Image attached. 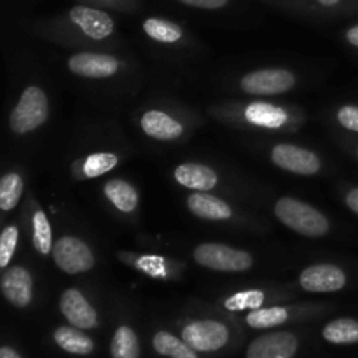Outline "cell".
Segmentation results:
<instances>
[{
    "label": "cell",
    "instance_id": "cell-1",
    "mask_svg": "<svg viewBox=\"0 0 358 358\" xmlns=\"http://www.w3.org/2000/svg\"><path fill=\"white\" fill-rule=\"evenodd\" d=\"M275 213L287 227L310 238H320L329 233L327 217L308 203L296 198H282L276 201Z\"/></svg>",
    "mask_w": 358,
    "mask_h": 358
},
{
    "label": "cell",
    "instance_id": "cell-2",
    "mask_svg": "<svg viewBox=\"0 0 358 358\" xmlns=\"http://www.w3.org/2000/svg\"><path fill=\"white\" fill-rule=\"evenodd\" d=\"M49 115L48 96L37 86H30L23 91L20 101L10 112V129L17 135H24L41 128Z\"/></svg>",
    "mask_w": 358,
    "mask_h": 358
},
{
    "label": "cell",
    "instance_id": "cell-3",
    "mask_svg": "<svg viewBox=\"0 0 358 358\" xmlns=\"http://www.w3.org/2000/svg\"><path fill=\"white\" fill-rule=\"evenodd\" d=\"M194 261L203 268L213 271L241 273L254 264V259L248 252L238 250L224 243H203L194 248Z\"/></svg>",
    "mask_w": 358,
    "mask_h": 358
},
{
    "label": "cell",
    "instance_id": "cell-4",
    "mask_svg": "<svg viewBox=\"0 0 358 358\" xmlns=\"http://www.w3.org/2000/svg\"><path fill=\"white\" fill-rule=\"evenodd\" d=\"M56 266L66 275H79L94 266V255L83 240L76 236H62L52 247Z\"/></svg>",
    "mask_w": 358,
    "mask_h": 358
},
{
    "label": "cell",
    "instance_id": "cell-5",
    "mask_svg": "<svg viewBox=\"0 0 358 358\" xmlns=\"http://www.w3.org/2000/svg\"><path fill=\"white\" fill-rule=\"evenodd\" d=\"M241 90L257 96H273L296 86V76L285 69H264L247 73L240 83Z\"/></svg>",
    "mask_w": 358,
    "mask_h": 358
},
{
    "label": "cell",
    "instance_id": "cell-6",
    "mask_svg": "<svg viewBox=\"0 0 358 358\" xmlns=\"http://www.w3.org/2000/svg\"><path fill=\"white\" fill-rule=\"evenodd\" d=\"M182 339L196 352H217L229 341V331L215 320L192 322L182 331Z\"/></svg>",
    "mask_w": 358,
    "mask_h": 358
},
{
    "label": "cell",
    "instance_id": "cell-7",
    "mask_svg": "<svg viewBox=\"0 0 358 358\" xmlns=\"http://www.w3.org/2000/svg\"><path fill=\"white\" fill-rule=\"evenodd\" d=\"M271 159L282 170L297 175H315L322 168L320 157L317 154L303 147L290 145V143L276 145L271 152Z\"/></svg>",
    "mask_w": 358,
    "mask_h": 358
},
{
    "label": "cell",
    "instance_id": "cell-8",
    "mask_svg": "<svg viewBox=\"0 0 358 358\" xmlns=\"http://www.w3.org/2000/svg\"><path fill=\"white\" fill-rule=\"evenodd\" d=\"M299 283L306 292H338L345 289L346 275L334 264H315L301 273Z\"/></svg>",
    "mask_w": 358,
    "mask_h": 358
},
{
    "label": "cell",
    "instance_id": "cell-9",
    "mask_svg": "<svg viewBox=\"0 0 358 358\" xmlns=\"http://www.w3.org/2000/svg\"><path fill=\"white\" fill-rule=\"evenodd\" d=\"M69 69L76 76L87 79H105L112 77L119 70V62L110 55L101 52H77L70 56Z\"/></svg>",
    "mask_w": 358,
    "mask_h": 358
},
{
    "label": "cell",
    "instance_id": "cell-10",
    "mask_svg": "<svg viewBox=\"0 0 358 358\" xmlns=\"http://www.w3.org/2000/svg\"><path fill=\"white\" fill-rule=\"evenodd\" d=\"M297 346L299 343L292 332H273L252 341L247 358H292Z\"/></svg>",
    "mask_w": 358,
    "mask_h": 358
},
{
    "label": "cell",
    "instance_id": "cell-11",
    "mask_svg": "<svg viewBox=\"0 0 358 358\" xmlns=\"http://www.w3.org/2000/svg\"><path fill=\"white\" fill-rule=\"evenodd\" d=\"M59 310L73 327L86 331V329H93L98 325L96 311L77 289H69L62 294Z\"/></svg>",
    "mask_w": 358,
    "mask_h": 358
},
{
    "label": "cell",
    "instance_id": "cell-12",
    "mask_svg": "<svg viewBox=\"0 0 358 358\" xmlns=\"http://www.w3.org/2000/svg\"><path fill=\"white\" fill-rule=\"evenodd\" d=\"M70 21L80 28L84 35L94 41H101L112 35L114 31V21L103 10L93 9L86 6H76L70 9Z\"/></svg>",
    "mask_w": 358,
    "mask_h": 358
},
{
    "label": "cell",
    "instance_id": "cell-13",
    "mask_svg": "<svg viewBox=\"0 0 358 358\" xmlns=\"http://www.w3.org/2000/svg\"><path fill=\"white\" fill-rule=\"evenodd\" d=\"M31 290H34V283L27 269L21 266L6 269L2 276V292L13 306H28L31 303Z\"/></svg>",
    "mask_w": 358,
    "mask_h": 358
},
{
    "label": "cell",
    "instance_id": "cell-14",
    "mask_svg": "<svg viewBox=\"0 0 358 358\" xmlns=\"http://www.w3.org/2000/svg\"><path fill=\"white\" fill-rule=\"evenodd\" d=\"M175 180L184 187L192 189V191H212L219 182L215 171L210 166L198 163H184L175 170Z\"/></svg>",
    "mask_w": 358,
    "mask_h": 358
},
{
    "label": "cell",
    "instance_id": "cell-15",
    "mask_svg": "<svg viewBox=\"0 0 358 358\" xmlns=\"http://www.w3.org/2000/svg\"><path fill=\"white\" fill-rule=\"evenodd\" d=\"M142 129L156 140H175L182 136L184 126L171 115L161 110H149L142 115Z\"/></svg>",
    "mask_w": 358,
    "mask_h": 358
},
{
    "label": "cell",
    "instance_id": "cell-16",
    "mask_svg": "<svg viewBox=\"0 0 358 358\" xmlns=\"http://www.w3.org/2000/svg\"><path fill=\"white\" fill-rule=\"evenodd\" d=\"M187 206L196 217L206 220H227L233 215V210L222 199L206 192H194L187 198Z\"/></svg>",
    "mask_w": 358,
    "mask_h": 358
},
{
    "label": "cell",
    "instance_id": "cell-17",
    "mask_svg": "<svg viewBox=\"0 0 358 358\" xmlns=\"http://www.w3.org/2000/svg\"><path fill=\"white\" fill-rule=\"evenodd\" d=\"M245 117L248 122L255 126H264V128H280L287 122L289 115L283 108L276 107L271 103H262V101H255L250 103L245 110Z\"/></svg>",
    "mask_w": 358,
    "mask_h": 358
},
{
    "label": "cell",
    "instance_id": "cell-18",
    "mask_svg": "<svg viewBox=\"0 0 358 358\" xmlns=\"http://www.w3.org/2000/svg\"><path fill=\"white\" fill-rule=\"evenodd\" d=\"M105 196H107L108 201L115 206L121 212L129 213L138 206V192L133 187L131 184H128L122 178H114V180H108L105 184L103 189Z\"/></svg>",
    "mask_w": 358,
    "mask_h": 358
},
{
    "label": "cell",
    "instance_id": "cell-19",
    "mask_svg": "<svg viewBox=\"0 0 358 358\" xmlns=\"http://www.w3.org/2000/svg\"><path fill=\"white\" fill-rule=\"evenodd\" d=\"M55 341L59 348L73 355H90L94 348L93 339L73 327H58L55 331Z\"/></svg>",
    "mask_w": 358,
    "mask_h": 358
},
{
    "label": "cell",
    "instance_id": "cell-20",
    "mask_svg": "<svg viewBox=\"0 0 358 358\" xmlns=\"http://www.w3.org/2000/svg\"><path fill=\"white\" fill-rule=\"evenodd\" d=\"M324 339L332 345H355L358 343V322L353 318H338L325 325Z\"/></svg>",
    "mask_w": 358,
    "mask_h": 358
},
{
    "label": "cell",
    "instance_id": "cell-21",
    "mask_svg": "<svg viewBox=\"0 0 358 358\" xmlns=\"http://www.w3.org/2000/svg\"><path fill=\"white\" fill-rule=\"evenodd\" d=\"M152 346L159 355L170 358H198L196 350L191 348L185 341H180L168 332H157L152 339Z\"/></svg>",
    "mask_w": 358,
    "mask_h": 358
},
{
    "label": "cell",
    "instance_id": "cell-22",
    "mask_svg": "<svg viewBox=\"0 0 358 358\" xmlns=\"http://www.w3.org/2000/svg\"><path fill=\"white\" fill-rule=\"evenodd\" d=\"M143 31L149 35L150 38L163 44H173L178 42L184 35L182 28L178 24L171 23L168 20H161V17H149L143 21Z\"/></svg>",
    "mask_w": 358,
    "mask_h": 358
},
{
    "label": "cell",
    "instance_id": "cell-23",
    "mask_svg": "<svg viewBox=\"0 0 358 358\" xmlns=\"http://www.w3.org/2000/svg\"><path fill=\"white\" fill-rule=\"evenodd\" d=\"M110 353L112 358H138L140 345L135 331L126 327V325L119 327L112 338Z\"/></svg>",
    "mask_w": 358,
    "mask_h": 358
},
{
    "label": "cell",
    "instance_id": "cell-24",
    "mask_svg": "<svg viewBox=\"0 0 358 358\" xmlns=\"http://www.w3.org/2000/svg\"><path fill=\"white\" fill-rule=\"evenodd\" d=\"M23 194V178L17 173H6L0 180V208L10 212L16 208Z\"/></svg>",
    "mask_w": 358,
    "mask_h": 358
},
{
    "label": "cell",
    "instance_id": "cell-25",
    "mask_svg": "<svg viewBox=\"0 0 358 358\" xmlns=\"http://www.w3.org/2000/svg\"><path fill=\"white\" fill-rule=\"evenodd\" d=\"M287 318H289V313H287L285 308H264V310L252 311L247 317V324L252 329H269L285 324Z\"/></svg>",
    "mask_w": 358,
    "mask_h": 358
},
{
    "label": "cell",
    "instance_id": "cell-26",
    "mask_svg": "<svg viewBox=\"0 0 358 358\" xmlns=\"http://www.w3.org/2000/svg\"><path fill=\"white\" fill-rule=\"evenodd\" d=\"M34 247L42 255L52 252L51 226H49L48 215L42 210L34 213Z\"/></svg>",
    "mask_w": 358,
    "mask_h": 358
},
{
    "label": "cell",
    "instance_id": "cell-27",
    "mask_svg": "<svg viewBox=\"0 0 358 358\" xmlns=\"http://www.w3.org/2000/svg\"><path fill=\"white\" fill-rule=\"evenodd\" d=\"M117 156L110 152H98V154H91L86 161H84L83 166V173L84 177L87 178H96L100 175L107 173L110 171L112 168L117 166Z\"/></svg>",
    "mask_w": 358,
    "mask_h": 358
},
{
    "label": "cell",
    "instance_id": "cell-28",
    "mask_svg": "<svg viewBox=\"0 0 358 358\" xmlns=\"http://www.w3.org/2000/svg\"><path fill=\"white\" fill-rule=\"evenodd\" d=\"M262 301H264V294L259 292V290H247V292H240L229 297L224 304L229 311H241L247 310V308H259Z\"/></svg>",
    "mask_w": 358,
    "mask_h": 358
},
{
    "label": "cell",
    "instance_id": "cell-29",
    "mask_svg": "<svg viewBox=\"0 0 358 358\" xmlns=\"http://www.w3.org/2000/svg\"><path fill=\"white\" fill-rule=\"evenodd\" d=\"M17 233L20 231L16 226H7L2 231V238H0V268L2 269H6L13 259L17 245Z\"/></svg>",
    "mask_w": 358,
    "mask_h": 358
},
{
    "label": "cell",
    "instance_id": "cell-30",
    "mask_svg": "<svg viewBox=\"0 0 358 358\" xmlns=\"http://www.w3.org/2000/svg\"><path fill=\"white\" fill-rule=\"evenodd\" d=\"M338 121L343 128L358 133V105H345L339 108Z\"/></svg>",
    "mask_w": 358,
    "mask_h": 358
},
{
    "label": "cell",
    "instance_id": "cell-31",
    "mask_svg": "<svg viewBox=\"0 0 358 358\" xmlns=\"http://www.w3.org/2000/svg\"><path fill=\"white\" fill-rule=\"evenodd\" d=\"M185 6L198 7V9H220L227 3V0H178Z\"/></svg>",
    "mask_w": 358,
    "mask_h": 358
},
{
    "label": "cell",
    "instance_id": "cell-32",
    "mask_svg": "<svg viewBox=\"0 0 358 358\" xmlns=\"http://www.w3.org/2000/svg\"><path fill=\"white\" fill-rule=\"evenodd\" d=\"M346 205L350 206V210H352V212H355L358 215V187L352 189V191L346 194Z\"/></svg>",
    "mask_w": 358,
    "mask_h": 358
},
{
    "label": "cell",
    "instance_id": "cell-33",
    "mask_svg": "<svg viewBox=\"0 0 358 358\" xmlns=\"http://www.w3.org/2000/svg\"><path fill=\"white\" fill-rule=\"evenodd\" d=\"M346 41L352 45H355V48H358V24H355V27H352L346 31Z\"/></svg>",
    "mask_w": 358,
    "mask_h": 358
},
{
    "label": "cell",
    "instance_id": "cell-34",
    "mask_svg": "<svg viewBox=\"0 0 358 358\" xmlns=\"http://www.w3.org/2000/svg\"><path fill=\"white\" fill-rule=\"evenodd\" d=\"M0 358H21V357L17 355L13 348H9V346H3V348H0Z\"/></svg>",
    "mask_w": 358,
    "mask_h": 358
},
{
    "label": "cell",
    "instance_id": "cell-35",
    "mask_svg": "<svg viewBox=\"0 0 358 358\" xmlns=\"http://www.w3.org/2000/svg\"><path fill=\"white\" fill-rule=\"evenodd\" d=\"M318 2H320L322 6H325V7H334V6H338L341 0H318Z\"/></svg>",
    "mask_w": 358,
    "mask_h": 358
},
{
    "label": "cell",
    "instance_id": "cell-36",
    "mask_svg": "<svg viewBox=\"0 0 358 358\" xmlns=\"http://www.w3.org/2000/svg\"><path fill=\"white\" fill-rule=\"evenodd\" d=\"M108 2H114V0H108Z\"/></svg>",
    "mask_w": 358,
    "mask_h": 358
},
{
    "label": "cell",
    "instance_id": "cell-37",
    "mask_svg": "<svg viewBox=\"0 0 358 358\" xmlns=\"http://www.w3.org/2000/svg\"><path fill=\"white\" fill-rule=\"evenodd\" d=\"M357 156H358V150H357Z\"/></svg>",
    "mask_w": 358,
    "mask_h": 358
}]
</instances>
